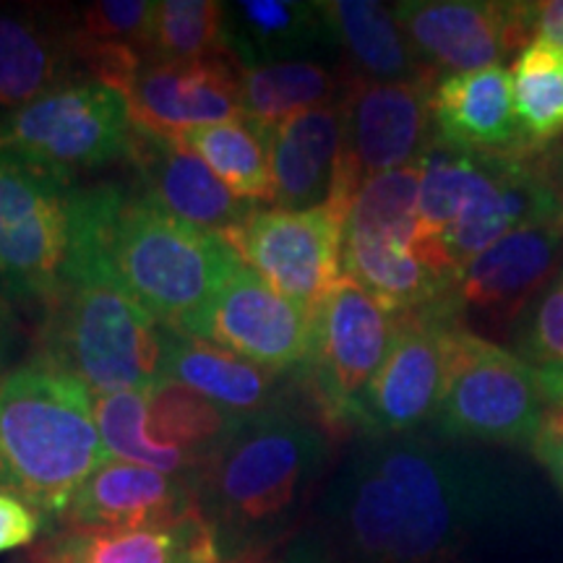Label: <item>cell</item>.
I'll list each match as a JSON object with an SVG mask.
<instances>
[{
	"label": "cell",
	"mask_w": 563,
	"mask_h": 563,
	"mask_svg": "<svg viewBox=\"0 0 563 563\" xmlns=\"http://www.w3.org/2000/svg\"><path fill=\"white\" fill-rule=\"evenodd\" d=\"M514 470L439 433L361 435L287 543L285 563H473L522 525Z\"/></svg>",
	"instance_id": "6da1fadb"
},
{
	"label": "cell",
	"mask_w": 563,
	"mask_h": 563,
	"mask_svg": "<svg viewBox=\"0 0 563 563\" xmlns=\"http://www.w3.org/2000/svg\"><path fill=\"white\" fill-rule=\"evenodd\" d=\"M329 431L287 410L245 418L194 477L196 514L222 563H264L298 532L327 473Z\"/></svg>",
	"instance_id": "7a4b0ae2"
},
{
	"label": "cell",
	"mask_w": 563,
	"mask_h": 563,
	"mask_svg": "<svg viewBox=\"0 0 563 563\" xmlns=\"http://www.w3.org/2000/svg\"><path fill=\"white\" fill-rule=\"evenodd\" d=\"M40 361L79 378L95 397L159 382V323L112 272L97 186L76 191L74 243L58 292L47 300Z\"/></svg>",
	"instance_id": "3957f363"
},
{
	"label": "cell",
	"mask_w": 563,
	"mask_h": 563,
	"mask_svg": "<svg viewBox=\"0 0 563 563\" xmlns=\"http://www.w3.org/2000/svg\"><path fill=\"white\" fill-rule=\"evenodd\" d=\"M112 462L95 420V394L37 361L0 382V493L58 522L76 488Z\"/></svg>",
	"instance_id": "277c9868"
},
{
	"label": "cell",
	"mask_w": 563,
	"mask_h": 563,
	"mask_svg": "<svg viewBox=\"0 0 563 563\" xmlns=\"http://www.w3.org/2000/svg\"><path fill=\"white\" fill-rule=\"evenodd\" d=\"M100 241L118 279L162 327L196 336L241 262L222 235L175 220L121 186H97Z\"/></svg>",
	"instance_id": "5b68a950"
},
{
	"label": "cell",
	"mask_w": 563,
	"mask_h": 563,
	"mask_svg": "<svg viewBox=\"0 0 563 563\" xmlns=\"http://www.w3.org/2000/svg\"><path fill=\"white\" fill-rule=\"evenodd\" d=\"M545 407L538 368L527 357L454 323L433 433L460 443L532 446Z\"/></svg>",
	"instance_id": "8992f818"
},
{
	"label": "cell",
	"mask_w": 563,
	"mask_h": 563,
	"mask_svg": "<svg viewBox=\"0 0 563 563\" xmlns=\"http://www.w3.org/2000/svg\"><path fill=\"white\" fill-rule=\"evenodd\" d=\"M74 180L0 150V292L47 302L74 243Z\"/></svg>",
	"instance_id": "52a82bcc"
},
{
	"label": "cell",
	"mask_w": 563,
	"mask_h": 563,
	"mask_svg": "<svg viewBox=\"0 0 563 563\" xmlns=\"http://www.w3.org/2000/svg\"><path fill=\"white\" fill-rule=\"evenodd\" d=\"M133 118L123 91L102 81H76L0 118V150L16 152L74 180L129 157Z\"/></svg>",
	"instance_id": "ba28073f"
},
{
	"label": "cell",
	"mask_w": 563,
	"mask_h": 563,
	"mask_svg": "<svg viewBox=\"0 0 563 563\" xmlns=\"http://www.w3.org/2000/svg\"><path fill=\"white\" fill-rule=\"evenodd\" d=\"M397 329V313L344 277L316 306L313 350L298 382L329 431L355 428L357 402L389 357Z\"/></svg>",
	"instance_id": "9c48e42d"
},
{
	"label": "cell",
	"mask_w": 563,
	"mask_h": 563,
	"mask_svg": "<svg viewBox=\"0 0 563 563\" xmlns=\"http://www.w3.org/2000/svg\"><path fill=\"white\" fill-rule=\"evenodd\" d=\"M433 76L412 81H368L350 76L342 97L344 152L334 199L344 214L365 180L415 165L435 144Z\"/></svg>",
	"instance_id": "30bf717a"
},
{
	"label": "cell",
	"mask_w": 563,
	"mask_h": 563,
	"mask_svg": "<svg viewBox=\"0 0 563 563\" xmlns=\"http://www.w3.org/2000/svg\"><path fill=\"white\" fill-rule=\"evenodd\" d=\"M347 214L334 203L290 211L256 209L224 241L274 292L319 306L342 279V230Z\"/></svg>",
	"instance_id": "8fae6325"
},
{
	"label": "cell",
	"mask_w": 563,
	"mask_h": 563,
	"mask_svg": "<svg viewBox=\"0 0 563 563\" xmlns=\"http://www.w3.org/2000/svg\"><path fill=\"white\" fill-rule=\"evenodd\" d=\"M460 300L399 316L397 340L355 410L361 435H405L433 426L446 378L449 332Z\"/></svg>",
	"instance_id": "7c38bea8"
},
{
	"label": "cell",
	"mask_w": 563,
	"mask_h": 563,
	"mask_svg": "<svg viewBox=\"0 0 563 563\" xmlns=\"http://www.w3.org/2000/svg\"><path fill=\"white\" fill-rule=\"evenodd\" d=\"M313 332L316 306L274 292L238 262L194 340L217 344L274 376L298 378L311 357Z\"/></svg>",
	"instance_id": "4fadbf2b"
},
{
	"label": "cell",
	"mask_w": 563,
	"mask_h": 563,
	"mask_svg": "<svg viewBox=\"0 0 563 563\" xmlns=\"http://www.w3.org/2000/svg\"><path fill=\"white\" fill-rule=\"evenodd\" d=\"M394 13L422 68L435 79L501 66L532 42L527 3L405 0Z\"/></svg>",
	"instance_id": "5bb4252c"
},
{
	"label": "cell",
	"mask_w": 563,
	"mask_h": 563,
	"mask_svg": "<svg viewBox=\"0 0 563 563\" xmlns=\"http://www.w3.org/2000/svg\"><path fill=\"white\" fill-rule=\"evenodd\" d=\"M133 125L183 139L203 125L241 121V66L232 55L199 60H146L123 87Z\"/></svg>",
	"instance_id": "9a60e30c"
},
{
	"label": "cell",
	"mask_w": 563,
	"mask_h": 563,
	"mask_svg": "<svg viewBox=\"0 0 563 563\" xmlns=\"http://www.w3.org/2000/svg\"><path fill=\"white\" fill-rule=\"evenodd\" d=\"M196 514L191 475H167L112 460L91 473L51 530L133 532L173 527Z\"/></svg>",
	"instance_id": "2e32d148"
},
{
	"label": "cell",
	"mask_w": 563,
	"mask_h": 563,
	"mask_svg": "<svg viewBox=\"0 0 563 563\" xmlns=\"http://www.w3.org/2000/svg\"><path fill=\"white\" fill-rule=\"evenodd\" d=\"M129 159L136 170L141 196L157 203L175 220L228 238L256 211V203L238 199L224 183L209 170L201 157L183 146L178 139L133 125Z\"/></svg>",
	"instance_id": "e0dca14e"
},
{
	"label": "cell",
	"mask_w": 563,
	"mask_h": 563,
	"mask_svg": "<svg viewBox=\"0 0 563 563\" xmlns=\"http://www.w3.org/2000/svg\"><path fill=\"white\" fill-rule=\"evenodd\" d=\"M89 81L68 11H0V112L11 115L55 89Z\"/></svg>",
	"instance_id": "ac0fdd59"
},
{
	"label": "cell",
	"mask_w": 563,
	"mask_h": 563,
	"mask_svg": "<svg viewBox=\"0 0 563 563\" xmlns=\"http://www.w3.org/2000/svg\"><path fill=\"white\" fill-rule=\"evenodd\" d=\"M435 141L467 154H530V139L514 110L511 70L490 66L441 76L433 89Z\"/></svg>",
	"instance_id": "d6986e66"
},
{
	"label": "cell",
	"mask_w": 563,
	"mask_h": 563,
	"mask_svg": "<svg viewBox=\"0 0 563 563\" xmlns=\"http://www.w3.org/2000/svg\"><path fill=\"white\" fill-rule=\"evenodd\" d=\"M561 269L563 217L527 224L470 262L456 282V300L509 319Z\"/></svg>",
	"instance_id": "ffe728a7"
},
{
	"label": "cell",
	"mask_w": 563,
	"mask_h": 563,
	"mask_svg": "<svg viewBox=\"0 0 563 563\" xmlns=\"http://www.w3.org/2000/svg\"><path fill=\"white\" fill-rule=\"evenodd\" d=\"M342 102L306 110L269 131L274 209L306 211L334 199L342 175Z\"/></svg>",
	"instance_id": "44dd1931"
},
{
	"label": "cell",
	"mask_w": 563,
	"mask_h": 563,
	"mask_svg": "<svg viewBox=\"0 0 563 563\" xmlns=\"http://www.w3.org/2000/svg\"><path fill=\"white\" fill-rule=\"evenodd\" d=\"M224 45L241 68L319 60L336 42L319 3L238 0L224 3Z\"/></svg>",
	"instance_id": "7402d4cb"
},
{
	"label": "cell",
	"mask_w": 563,
	"mask_h": 563,
	"mask_svg": "<svg viewBox=\"0 0 563 563\" xmlns=\"http://www.w3.org/2000/svg\"><path fill=\"white\" fill-rule=\"evenodd\" d=\"M159 342V378L188 386L243 418L279 410L277 402L285 391V376H274L217 344L194 340L162 323Z\"/></svg>",
	"instance_id": "603a6c76"
},
{
	"label": "cell",
	"mask_w": 563,
	"mask_h": 563,
	"mask_svg": "<svg viewBox=\"0 0 563 563\" xmlns=\"http://www.w3.org/2000/svg\"><path fill=\"white\" fill-rule=\"evenodd\" d=\"M19 563H222V559L209 527L194 514L154 530H53Z\"/></svg>",
	"instance_id": "cb8c5ba5"
},
{
	"label": "cell",
	"mask_w": 563,
	"mask_h": 563,
	"mask_svg": "<svg viewBox=\"0 0 563 563\" xmlns=\"http://www.w3.org/2000/svg\"><path fill=\"white\" fill-rule=\"evenodd\" d=\"M319 9L336 47L352 63L350 76L368 81H412L433 76L415 55L394 5L378 0H329L319 3Z\"/></svg>",
	"instance_id": "d4e9b609"
},
{
	"label": "cell",
	"mask_w": 563,
	"mask_h": 563,
	"mask_svg": "<svg viewBox=\"0 0 563 563\" xmlns=\"http://www.w3.org/2000/svg\"><path fill=\"white\" fill-rule=\"evenodd\" d=\"M243 415L224 410L188 386L159 378L150 386L146 433L157 446L180 454L196 470L241 431Z\"/></svg>",
	"instance_id": "484cf974"
},
{
	"label": "cell",
	"mask_w": 563,
	"mask_h": 563,
	"mask_svg": "<svg viewBox=\"0 0 563 563\" xmlns=\"http://www.w3.org/2000/svg\"><path fill=\"white\" fill-rule=\"evenodd\" d=\"M347 84L350 74H340L319 60L241 68L243 118L264 129H274L306 110L342 102Z\"/></svg>",
	"instance_id": "4316f807"
},
{
	"label": "cell",
	"mask_w": 563,
	"mask_h": 563,
	"mask_svg": "<svg viewBox=\"0 0 563 563\" xmlns=\"http://www.w3.org/2000/svg\"><path fill=\"white\" fill-rule=\"evenodd\" d=\"M269 131L251 121H230L217 125H203L183 136L196 157L209 165V170L230 188L238 199L251 203L274 199L272 157H269Z\"/></svg>",
	"instance_id": "83f0119b"
},
{
	"label": "cell",
	"mask_w": 563,
	"mask_h": 563,
	"mask_svg": "<svg viewBox=\"0 0 563 563\" xmlns=\"http://www.w3.org/2000/svg\"><path fill=\"white\" fill-rule=\"evenodd\" d=\"M514 110L530 139L543 152L563 136V47L534 40L511 63Z\"/></svg>",
	"instance_id": "f1b7e54d"
},
{
	"label": "cell",
	"mask_w": 563,
	"mask_h": 563,
	"mask_svg": "<svg viewBox=\"0 0 563 563\" xmlns=\"http://www.w3.org/2000/svg\"><path fill=\"white\" fill-rule=\"evenodd\" d=\"M420 162L365 180L350 203L342 232L389 238L420 256Z\"/></svg>",
	"instance_id": "f546056e"
},
{
	"label": "cell",
	"mask_w": 563,
	"mask_h": 563,
	"mask_svg": "<svg viewBox=\"0 0 563 563\" xmlns=\"http://www.w3.org/2000/svg\"><path fill=\"white\" fill-rule=\"evenodd\" d=\"M144 55L152 63L230 55L224 45V3H217V0H159L154 3Z\"/></svg>",
	"instance_id": "4dcf8cb0"
},
{
	"label": "cell",
	"mask_w": 563,
	"mask_h": 563,
	"mask_svg": "<svg viewBox=\"0 0 563 563\" xmlns=\"http://www.w3.org/2000/svg\"><path fill=\"white\" fill-rule=\"evenodd\" d=\"M150 389H129L95 397L97 431L102 435L110 460L141 464L167 475H194V467L180 454L157 446L146 433Z\"/></svg>",
	"instance_id": "1f68e13d"
},
{
	"label": "cell",
	"mask_w": 563,
	"mask_h": 563,
	"mask_svg": "<svg viewBox=\"0 0 563 563\" xmlns=\"http://www.w3.org/2000/svg\"><path fill=\"white\" fill-rule=\"evenodd\" d=\"M152 11L154 3H146V0H100V3L68 11L76 47L81 53L84 47L123 45L144 53Z\"/></svg>",
	"instance_id": "d6a6232c"
},
{
	"label": "cell",
	"mask_w": 563,
	"mask_h": 563,
	"mask_svg": "<svg viewBox=\"0 0 563 563\" xmlns=\"http://www.w3.org/2000/svg\"><path fill=\"white\" fill-rule=\"evenodd\" d=\"M519 347L534 368L563 365V274L534 300Z\"/></svg>",
	"instance_id": "836d02e7"
},
{
	"label": "cell",
	"mask_w": 563,
	"mask_h": 563,
	"mask_svg": "<svg viewBox=\"0 0 563 563\" xmlns=\"http://www.w3.org/2000/svg\"><path fill=\"white\" fill-rule=\"evenodd\" d=\"M45 532V519L32 506L0 493V553L34 543Z\"/></svg>",
	"instance_id": "e575fe53"
},
{
	"label": "cell",
	"mask_w": 563,
	"mask_h": 563,
	"mask_svg": "<svg viewBox=\"0 0 563 563\" xmlns=\"http://www.w3.org/2000/svg\"><path fill=\"white\" fill-rule=\"evenodd\" d=\"M530 449L532 454L538 456V462L548 470V475L553 477L555 488H559L563 496V407H545Z\"/></svg>",
	"instance_id": "d590c367"
},
{
	"label": "cell",
	"mask_w": 563,
	"mask_h": 563,
	"mask_svg": "<svg viewBox=\"0 0 563 563\" xmlns=\"http://www.w3.org/2000/svg\"><path fill=\"white\" fill-rule=\"evenodd\" d=\"M527 24H530L532 42L548 40L563 47V0L527 3Z\"/></svg>",
	"instance_id": "8d00e7d4"
},
{
	"label": "cell",
	"mask_w": 563,
	"mask_h": 563,
	"mask_svg": "<svg viewBox=\"0 0 563 563\" xmlns=\"http://www.w3.org/2000/svg\"><path fill=\"white\" fill-rule=\"evenodd\" d=\"M538 376L545 402L563 407V365H540Z\"/></svg>",
	"instance_id": "74e56055"
},
{
	"label": "cell",
	"mask_w": 563,
	"mask_h": 563,
	"mask_svg": "<svg viewBox=\"0 0 563 563\" xmlns=\"http://www.w3.org/2000/svg\"><path fill=\"white\" fill-rule=\"evenodd\" d=\"M13 350V319L9 306L0 300V373L9 368Z\"/></svg>",
	"instance_id": "f35d334b"
},
{
	"label": "cell",
	"mask_w": 563,
	"mask_h": 563,
	"mask_svg": "<svg viewBox=\"0 0 563 563\" xmlns=\"http://www.w3.org/2000/svg\"><path fill=\"white\" fill-rule=\"evenodd\" d=\"M540 157H543V165H545L548 175H551L555 186H559L563 191V136L555 141V144L545 146V150L540 152Z\"/></svg>",
	"instance_id": "ab89813d"
}]
</instances>
